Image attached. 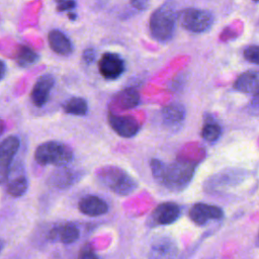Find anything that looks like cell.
Returning <instances> with one entry per match:
<instances>
[{
    "instance_id": "1",
    "label": "cell",
    "mask_w": 259,
    "mask_h": 259,
    "mask_svg": "<svg viewBox=\"0 0 259 259\" xmlns=\"http://www.w3.org/2000/svg\"><path fill=\"white\" fill-rule=\"evenodd\" d=\"M150 166L154 178L159 183L172 191H180L189 184L196 163L181 159L171 164H165L158 159H152Z\"/></svg>"
},
{
    "instance_id": "2",
    "label": "cell",
    "mask_w": 259,
    "mask_h": 259,
    "mask_svg": "<svg viewBox=\"0 0 259 259\" xmlns=\"http://www.w3.org/2000/svg\"><path fill=\"white\" fill-rule=\"evenodd\" d=\"M100 184L119 195H127L137 188V183L123 169L116 166H104L96 171Z\"/></svg>"
},
{
    "instance_id": "3",
    "label": "cell",
    "mask_w": 259,
    "mask_h": 259,
    "mask_svg": "<svg viewBox=\"0 0 259 259\" xmlns=\"http://www.w3.org/2000/svg\"><path fill=\"white\" fill-rule=\"evenodd\" d=\"M176 14L170 4L157 8L149 20L150 33L158 41L165 42L172 38L175 30Z\"/></svg>"
},
{
    "instance_id": "4",
    "label": "cell",
    "mask_w": 259,
    "mask_h": 259,
    "mask_svg": "<svg viewBox=\"0 0 259 259\" xmlns=\"http://www.w3.org/2000/svg\"><path fill=\"white\" fill-rule=\"evenodd\" d=\"M34 159L40 165H54L63 167L73 159L71 148L58 141H49L40 144L35 152Z\"/></svg>"
},
{
    "instance_id": "5",
    "label": "cell",
    "mask_w": 259,
    "mask_h": 259,
    "mask_svg": "<svg viewBox=\"0 0 259 259\" xmlns=\"http://www.w3.org/2000/svg\"><path fill=\"white\" fill-rule=\"evenodd\" d=\"M178 18L183 28L194 33L206 31L213 23V16L209 11L197 8L182 10Z\"/></svg>"
},
{
    "instance_id": "6",
    "label": "cell",
    "mask_w": 259,
    "mask_h": 259,
    "mask_svg": "<svg viewBox=\"0 0 259 259\" xmlns=\"http://www.w3.org/2000/svg\"><path fill=\"white\" fill-rule=\"evenodd\" d=\"M19 145V139L15 136H9L0 143V184L7 180L12 161L18 151Z\"/></svg>"
},
{
    "instance_id": "7",
    "label": "cell",
    "mask_w": 259,
    "mask_h": 259,
    "mask_svg": "<svg viewBox=\"0 0 259 259\" xmlns=\"http://www.w3.org/2000/svg\"><path fill=\"white\" fill-rule=\"evenodd\" d=\"M108 122L111 128L122 138H132L140 131L138 120L130 115H117L109 112Z\"/></svg>"
},
{
    "instance_id": "8",
    "label": "cell",
    "mask_w": 259,
    "mask_h": 259,
    "mask_svg": "<svg viewBox=\"0 0 259 259\" xmlns=\"http://www.w3.org/2000/svg\"><path fill=\"white\" fill-rule=\"evenodd\" d=\"M98 68L104 78L116 79L124 71V62L115 53H104L98 62Z\"/></svg>"
},
{
    "instance_id": "9",
    "label": "cell",
    "mask_w": 259,
    "mask_h": 259,
    "mask_svg": "<svg viewBox=\"0 0 259 259\" xmlns=\"http://www.w3.org/2000/svg\"><path fill=\"white\" fill-rule=\"evenodd\" d=\"M54 84L55 78L51 74H45L36 80L30 92V99L34 106L42 107L49 101Z\"/></svg>"
},
{
    "instance_id": "10",
    "label": "cell",
    "mask_w": 259,
    "mask_h": 259,
    "mask_svg": "<svg viewBox=\"0 0 259 259\" xmlns=\"http://www.w3.org/2000/svg\"><path fill=\"white\" fill-rule=\"evenodd\" d=\"M223 214L222 208L205 203H196L189 210L190 220L198 226L205 225L211 220H220Z\"/></svg>"
},
{
    "instance_id": "11",
    "label": "cell",
    "mask_w": 259,
    "mask_h": 259,
    "mask_svg": "<svg viewBox=\"0 0 259 259\" xmlns=\"http://www.w3.org/2000/svg\"><path fill=\"white\" fill-rule=\"evenodd\" d=\"M180 215V207L174 202L159 204L153 211L152 219L158 225H169L174 223Z\"/></svg>"
},
{
    "instance_id": "12",
    "label": "cell",
    "mask_w": 259,
    "mask_h": 259,
    "mask_svg": "<svg viewBox=\"0 0 259 259\" xmlns=\"http://www.w3.org/2000/svg\"><path fill=\"white\" fill-rule=\"evenodd\" d=\"M79 210L89 217H98L104 214L108 210L107 203L98 196L89 195L82 198L78 204Z\"/></svg>"
},
{
    "instance_id": "13",
    "label": "cell",
    "mask_w": 259,
    "mask_h": 259,
    "mask_svg": "<svg viewBox=\"0 0 259 259\" xmlns=\"http://www.w3.org/2000/svg\"><path fill=\"white\" fill-rule=\"evenodd\" d=\"M177 252L175 243L168 238H163L152 246L149 259H175Z\"/></svg>"
},
{
    "instance_id": "14",
    "label": "cell",
    "mask_w": 259,
    "mask_h": 259,
    "mask_svg": "<svg viewBox=\"0 0 259 259\" xmlns=\"http://www.w3.org/2000/svg\"><path fill=\"white\" fill-rule=\"evenodd\" d=\"M48 41L50 48L56 54L62 56H68L73 51V45L68 36L61 30L53 29L48 34Z\"/></svg>"
},
{
    "instance_id": "15",
    "label": "cell",
    "mask_w": 259,
    "mask_h": 259,
    "mask_svg": "<svg viewBox=\"0 0 259 259\" xmlns=\"http://www.w3.org/2000/svg\"><path fill=\"white\" fill-rule=\"evenodd\" d=\"M185 107L183 104L174 102L166 105L163 107L161 114H162V119L167 125L175 126L179 125L182 123V121L185 118Z\"/></svg>"
},
{
    "instance_id": "16",
    "label": "cell",
    "mask_w": 259,
    "mask_h": 259,
    "mask_svg": "<svg viewBox=\"0 0 259 259\" xmlns=\"http://www.w3.org/2000/svg\"><path fill=\"white\" fill-rule=\"evenodd\" d=\"M50 238L52 240L59 239L64 244H71L79 238V230L74 224L66 223L54 228L50 233Z\"/></svg>"
},
{
    "instance_id": "17",
    "label": "cell",
    "mask_w": 259,
    "mask_h": 259,
    "mask_svg": "<svg viewBox=\"0 0 259 259\" xmlns=\"http://www.w3.org/2000/svg\"><path fill=\"white\" fill-rule=\"evenodd\" d=\"M234 89L243 93H254L259 88V76L256 72L242 73L234 82Z\"/></svg>"
},
{
    "instance_id": "18",
    "label": "cell",
    "mask_w": 259,
    "mask_h": 259,
    "mask_svg": "<svg viewBox=\"0 0 259 259\" xmlns=\"http://www.w3.org/2000/svg\"><path fill=\"white\" fill-rule=\"evenodd\" d=\"M114 103L121 109L134 108L140 103V94L134 88H125L117 93Z\"/></svg>"
},
{
    "instance_id": "19",
    "label": "cell",
    "mask_w": 259,
    "mask_h": 259,
    "mask_svg": "<svg viewBox=\"0 0 259 259\" xmlns=\"http://www.w3.org/2000/svg\"><path fill=\"white\" fill-rule=\"evenodd\" d=\"M78 178H79V174L77 172L71 169L64 168L54 172L53 175L50 177V181L56 187L64 188L74 184Z\"/></svg>"
},
{
    "instance_id": "20",
    "label": "cell",
    "mask_w": 259,
    "mask_h": 259,
    "mask_svg": "<svg viewBox=\"0 0 259 259\" xmlns=\"http://www.w3.org/2000/svg\"><path fill=\"white\" fill-rule=\"evenodd\" d=\"M15 60L19 67H28L38 60V55L28 46L19 45L16 50Z\"/></svg>"
},
{
    "instance_id": "21",
    "label": "cell",
    "mask_w": 259,
    "mask_h": 259,
    "mask_svg": "<svg viewBox=\"0 0 259 259\" xmlns=\"http://www.w3.org/2000/svg\"><path fill=\"white\" fill-rule=\"evenodd\" d=\"M63 110L68 114L82 116L88 111V103L82 97H72L64 104Z\"/></svg>"
},
{
    "instance_id": "22",
    "label": "cell",
    "mask_w": 259,
    "mask_h": 259,
    "mask_svg": "<svg viewBox=\"0 0 259 259\" xmlns=\"http://www.w3.org/2000/svg\"><path fill=\"white\" fill-rule=\"evenodd\" d=\"M27 179L24 176H18L8 184L7 192L13 197H18L25 193V191L27 190Z\"/></svg>"
},
{
    "instance_id": "23",
    "label": "cell",
    "mask_w": 259,
    "mask_h": 259,
    "mask_svg": "<svg viewBox=\"0 0 259 259\" xmlns=\"http://www.w3.org/2000/svg\"><path fill=\"white\" fill-rule=\"evenodd\" d=\"M222 130L219 124L214 122H206L201 130V137L207 142H214L221 136Z\"/></svg>"
},
{
    "instance_id": "24",
    "label": "cell",
    "mask_w": 259,
    "mask_h": 259,
    "mask_svg": "<svg viewBox=\"0 0 259 259\" xmlns=\"http://www.w3.org/2000/svg\"><path fill=\"white\" fill-rule=\"evenodd\" d=\"M244 58L254 64L259 65V46H250L244 51Z\"/></svg>"
},
{
    "instance_id": "25",
    "label": "cell",
    "mask_w": 259,
    "mask_h": 259,
    "mask_svg": "<svg viewBox=\"0 0 259 259\" xmlns=\"http://www.w3.org/2000/svg\"><path fill=\"white\" fill-rule=\"evenodd\" d=\"M78 259H98V257L95 254L92 246L90 244H86L80 250Z\"/></svg>"
},
{
    "instance_id": "26",
    "label": "cell",
    "mask_w": 259,
    "mask_h": 259,
    "mask_svg": "<svg viewBox=\"0 0 259 259\" xmlns=\"http://www.w3.org/2000/svg\"><path fill=\"white\" fill-rule=\"evenodd\" d=\"M96 57V52L93 48H87L86 50H84L83 54H82V59L86 64H91L94 62Z\"/></svg>"
},
{
    "instance_id": "27",
    "label": "cell",
    "mask_w": 259,
    "mask_h": 259,
    "mask_svg": "<svg viewBox=\"0 0 259 259\" xmlns=\"http://www.w3.org/2000/svg\"><path fill=\"white\" fill-rule=\"evenodd\" d=\"M76 6V2L74 0H61L58 2L57 9L58 11H68L73 9Z\"/></svg>"
},
{
    "instance_id": "28",
    "label": "cell",
    "mask_w": 259,
    "mask_h": 259,
    "mask_svg": "<svg viewBox=\"0 0 259 259\" xmlns=\"http://www.w3.org/2000/svg\"><path fill=\"white\" fill-rule=\"evenodd\" d=\"M148 2H149V0H131L132 5L139 10L145 9L148 5Z\"/></svg>"
},
{
    "instance_id": "29",
    "label": "cell",
    "mask_w": 259,
    "mask_h": 259,
    "mask_svg": "<svg viewBox=\"0 0 259 259\" xmlns=\"http://www.w3.org/2000/svg\"><path fill=\"white\" fill-rule=\"evenodd\" d=\"M251 104H252L254 107H256V108L259 107V88L254 92L253 98H252V100H251Z\"/></svg>"
},
{
    "instance_id": "30",
    "label": "cell",
    "mask_w": 259,
    "mask_h": 259,
    "mask_svg": "<svg viewBox=\"0 0 259 259\" xmlns=\"http://www.w3.org/2000/svg\"><path fill=\"white\" fill-rule=\"evenodd\" d=\"M6 72V66L2 60H0V80L4 77Z\"/></svg>"
},
{
    "instance_id": "31",
    "label": "cell",
    "mask_w": 259,
    "mask_h": 259,
    "mask_svg": "<svg viewBox=\"0 0 259 259\" xmlns=\"http://www.w3.org/2000/svg\"><path fill=\"white\" fill-rule=\"evenodd\" d=\"M4 131H5V123H4L3 119L0 118V137L2 136V134L4 133Z\"/></svg>"
},
{
    "instance_id": "32",
    "label": "cell",
    "mask_w": 259,
    "mask_h": 259,
    "mask_svg": "<svg viewBox=\"0 0 259 259\" xmlns=\"http://www.w3.org/2000/svg\"><path fill=\"white\" fill-rule=\"evenodd\" d=\"M68 17H69L71 20H75V19H76V14L73 13V12H70V13L68 14Z\"/></svg>"
},
{
    "instance_id": "33",
    "label": "cell",
    "mask_w": 259,
    "mask_h": 259,
    "mask_svg": "<svg viewBox=\"0 0 259 259\" xmlns=\"http://www.w3.org/2000/svg\"><path fill=\"white\" fill-rule=\"evenodd\" d=\"M2 248H3V243H2V241L0 240V252H1V250H2Z\"/></svg>"
},
{
    "instance_id": "34",
    "label": "cell",
    "mask_w": 259,
    "mask_h": 259,
    "mask_svg": "<svg viewBox=\"0 0 259 259\" xmlns=\"http://www.w3.org/2000/svg\"><path fill=\"white\" fill-rule=\"evenodd\" d=\"M253 1H255V2H259V0H253Z\"/></svg>"
},
{
    "instance_id": "35",
    "label": "cell",
    "mask_w": 259,
    "mask_h": 259,
    "mask_svg": "<svg viewBox=\"0 0 259 259\" xmlns=\"http://www.w3.org/2000/svg\"><path fill=\"white\" fill-rule=\"evenodd\" d=\"M56 1H57V2H59V1H61V0H56Z\"/></svg>"
}]
</instances>
